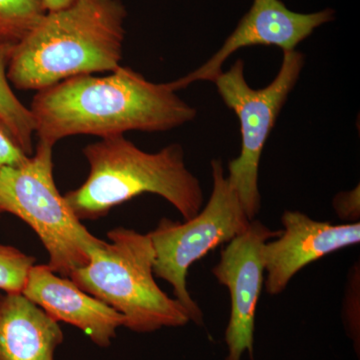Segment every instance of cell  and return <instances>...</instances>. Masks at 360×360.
Returning <instances> with one entry per match:
<instances>
[{
    "label": "cell",
    "mask_w": 360,
    "mask_h": 360,
    "mask_svg": "<svg viewBox=\"0 0 360 360\" xmlns=\"http://www.w3.org/2000/svg\"><path fill=\"white\" fill-rule=\"evenodd\" d=\"M127 18L122 0H75L47 11L14 46L9 82L39 91L68 78L112 72L122 63Z\"/></svg>",
    "instance_id": "7a4b0ae2"
},
{
    "label": "cell",
    "mask_w": 360,
    "mask_h": 360,
    "mask_svg": "<svg viewBox=\"0 0 360 360\" xmlns=\"http://www.w3.org/2000/svg\"><path fill=\"white\" fill-rule=\"evenodd\" d=\"M28 158L0 125V169L20 165Z\"/></svg>",
    "instance_id": "2e32d148"
},
{
    "label": "cell",
    "mask_w": 360,
    "mask_h": 360,
    "mask_svg": "<svg viewBox=\"0 0 360 360\" xmlns=\"http://www.w3.org/2000/svg\"><path fill=\"white\" fill-rule=\"evenodd\" d=\"M281 232L252 220L243 233L227 243L219 264L213 267V276L226 286L231 297V317L225 331V360H241L245 352L253 359L255 312L264 283L262 248Z\"/></svg>",
    "instance_id": "ba28073f"
},
{
    "label": "cell",
    "mask_w": 360,
    "mask_h": 360,
    "mask_svg": "<svg viewBox=\"0 0 360 360\" xmlns=\"http://www.w3.org/2000/svg\"><path fill=\"white\" fill-rule=\"evenodd\" d=\"M0 215H1V212H0Z\"/></svg>",
    "instance_id": "d6986e66"
},
{
    "label": "cell",
    "mask_w": 360,
    "mask_h": 360,
    "mask_svg": "<svg viewBox=\"0 0 360 360\" xmlns=\"http://www.w3.org/2000/svg\"><path fill=\"white\" fill-rule=\"evenodd\" d=\"M108 238L90 251L89 264L70 274L73 283L122 314L124 328L135 333L191 322L186 307L156 283L155 250L148 234L118 227Z\"/></svg>",
    "instance_id": "277c9868"
},
{
    "label": "cell",
    "mask_w": 360,
    "mask_h": 360,
    "mask_svg": "<svg viewBox=\"0 0 360 360\" xmlns=\"http://www.w3.org/2000/svg\"><path fill=\"white\" fill-rule=\"evenodd\" d=\"M359 188L348 193H340L335 200V207L340 217L355 220L359 217Z\"/></svg>",
    "instance_id": "e0dca14e"
},
{
    "label": "cell",
    "mask_w": 360,
    "mask_h": 360,
    "mask_svg": "<svg viewBox=\"0 0 360 360\" xmlns=\"http://www.w3.org/2000/svg\"><path fill=\"white\" fill-rule=\"evenodd\" d=\"M53 146L39 141L32 155L0 169V212L20 217L39 236L52 271L68 277L89 264L90 251L103 243L92 236L61 195L53 177Z\"/></svg>",
    "instance_id": "5b68a950"
},
{
    "label": "cell",
    "mask_w": 360,
    "mask_h": 360,
    "mask_svg": "<svg viewBox=\"0 0 360 360\" xmlns=\"http://www.w3.org/2000/svg\"><path fill=\"white\" fill-rule=\"evenodd\" d=\"M281 221V234L262 248L265 288L270 295L283 292L292 277L307 265L360 243L359 222L333 225L311 219L300 212H284Z\"/></svg>",
    "instance_id": "30bf717a"
},
{
    "label": "cell",
    "mask_w": 360,
    "mask_h": 360,
    "mask_svg": "<svg viewBox=\"0 0 360 360\" xmlns=\"http://www.w3.org/2000/svg\"><path fill=\"white\" fill-rule=\"evenodd\" d=\"M30 110L39 141L53 146L73 135L167 131L198 115L168 82L155 84L122 65L106 77L79 75L39 90Z\"/></svg>",
    "instance_id": "6da1fadb"
},
{
    "label": "cell",
    "mask_w": 360,
    "mask_h": 360,
    "mask_svg": "<svg viewBox=\"0 0 360 360\" xmlns=\"http://www.w3.org/2000/svg\"><path fill=\"white\" fill-rule=\"evenodd\" d=\"M210 165L212 191L205 207L184 224L162 219L148 233L155 255L153 274L172 286L175 300L198 326H203V312L187 288L189 269L210 251L240 236L251 222L224 174L222 160H213Z\"/></svg>",
    "instance_id": "8992f818"
},
{
    "label": "cell",
    "mask_w": 360,
    "mask_h": 360,
    "mask_svg": "<svg viewBox=\"0 0 360 360\" xmlns=\"http://www.w3.org/2000/svg\"><path fill=\"white\" fill-rule=\"evenodd\" d=\"M46 13L41 0H0V41L18 44Z\"/></svg>",
    "instance_id": "5bb4252c"
},
{
    "label": "cell",
    "mask_w": 360,
    "mask_h": 360,
    "mask_svg": "<svg viewBox=\"0 0 360 360\" xmlns=\"http://www.w3.org/2000/svg\"><path fill=\"white\" fill-rule=\"evenodd\" d=\"M75 0H41L47 11H58L70 6Z\"/></svg>",
    "instance_id": "ac0fdd59"
},
{
    "label": "cell",
    "mask_w": 360,
    "mask_h": 360,
    "mask_svg": "<svg viewBox=\"0 0 360 360\" xmlns=\"http://www.w3.org/2000/svg\"><path fill=\"white\" fill-rule=\"evenodd\" d=\"M58 322L21 292L0 295V360H54Z\"/></svg>",
    "instance_id": "7c38bea8"
},
{
    "label": "cell",
    "mask_w": 360,
    "mask_h": 360,
    "mask_svg": "<svg viewBox=\"0 0 360 360\" xmlns=\"http://www.w3.org/2000/svg\"><path fill=\"white\" fill-rule=\"evenodd\" d=\"M23 295L58 322L77 326L99 347H108L125 317L110 305L80 290L49 265L34 264L28 272Z\"/></svg>",
    "instance_id": "8fae6325"
},
{
    "label": "cell",
    "mask_w": 360,
    "mask_h": 360,
    "mask_svg": "<svg viewBox=\"0 0 360 360\" xmlns=\"http://www.w3.org/2000/svg\"><path fill=\"white\" fill-rule=\"evenodd\" d=\"M335 18V11L331 8L300 13L288 9L281 0H253L250 11L212 58L186 77L168 84L177 92L194 82H214L224 72L225 61L245 47L264 45L279 47L283 52L295 51L316 28Z\"/></svg>",
    "instance_id": "9c48e42d"
},
{
    "label": "cell",
    "mask_w": 360,
    "mask_h": 360,
    "mask_svg": "<svg viewBox=\"0 0 360 360\" xmlns=\"http://www.w3.org/2000/svg\"><path fill=\"white\" fill-rule=\"evenodd\" d=\"M84 155L89 165V176L65 195L79 220L101 219L142 193L165 198L184 220L193 219L203 207L200 180L186 167L179 143L146 153L124 135H111L85 146Z\"/></svg>",
    "instance_id": "3957f363"
},
{
    "label": "cell",
    "mask_w": 360,
    "mask_h": 360,
    "mask_svg": "<svg viewBox=\"0 0 360 360\" xmlns=\"http://www.w3.org/2000/svg\"><path fill=\"white\" fill-rule=\"evenodd\" d=\"M14 46L0 41V125L26 155L32 156L35 134L32 111L15 96L7 77Z\"/></svg>",
    "instance_id": "4fadbf2b"
},
{
    "label": "cell",
    "mask_w": 360,
    "mask_h": 360,
    "mask_svg": "<svg viewBox=\"0 0 360 360\" xmlns=\"http://www.w3.org/2000/svg\"><path fill=\"white\" fill-rule=\"evenodd\" d=\"M304 60V56L296 49L284 51L278 73L264 89H255L248 84L243 59H238L231 70L222 72L214 82L225 105L234 111L240 122V155L229 162L226 177L251 221L262 207L258 175L262 151L300 79Z\"/></svg>",
    "instance_id": "52a82bcc"
},
{
    "label": "cell",
    "mask_w": 360,
    "mask_h": 360,
    "mask_svg": "<svg viewBox=\"0 0 360 360\" xmlns=\"http://www.w3.org/2000/svg\"><path fill=\"white\" fill-rule=\"evenodd\" d=\"M34 257L13 246L0 245V290L22 292L28 272L35 264Z\"/></svg>",
    "instance_id": "9a60e30c"
}]
</instances>
